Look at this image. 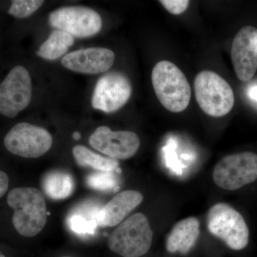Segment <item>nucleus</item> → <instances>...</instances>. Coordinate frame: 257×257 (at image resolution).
Returning a JSON list of instances; mask_svg holds the SVG:
<instances>
[{
  "label": "nucleus",
  "instance_id": "f257e3e1",
  "mask_svg": "<svg viewBox=\"0 0 257 257\" xmlns=\"http://www.w3.org/2000/svg\"><path fill=\"white\" fill-rule=\"evenodd\" d=\"M8 204L14 209L13 223L19 234L32 237L41 232L47 223V205L43 193L34 187L10 191Z\"/></svg>",
  "mask_w": 257,
  "mask_h": 257
},
{
  "label": "nucleus",
  "instance_id": "1a4fd4ad",
  "mask_svg": "<svg viewBox=\"0 0 257 257\" xmlns=\"http://www.w3.org/2000/svg\"><path fill=\"white\" fill-rule=\"evenodd\" d=\"M32 91L28 71L23 66H16L0 83V114L15 117L30 104Z\"/></svg>",
  "mask_w": 257,
  "mask_h": 257
},
{
  "label": "nucleus",
  "instance_id": "7ed1b4c3",
  "mask_svg": "<svg viewBox=\"0 0 257 257\" xmlns=\"http://www.w3.org/2000/svg\"><path fill=\"white\" fill-rule=\"evenodd\" d=\"M153 240V231L147 216L133 214L109 235L108 246L123 257H140L148 252Z\"/></svg>",
  "mask_w": 257,
  "mask_h": 257
},
{
  "label": "nucleus",
  "instance_id": "a211bd4d",
  "mask_svg": "<svg viewBox=\"0 0 257 257\" xmlns=\"http://www.w3.org/2000/svg\"><path fill=\"white\" fill-rule=\"evenodd\" d=\"M72 153L76 162L81 167H91L99 172H114L119 167L117 160L101 156L82 145L74 147Z\"/></svg>",
  "mask_w": 257,
  "mask_h": 257
},
{
  "label": "nucleus",
  "instance_id": "a878e982",
  "mask_svg": "<svg viewBox=\"0 0 257 257\" xmlns=\"http://www.w3.org/2000/svg\"><path fill=\"white\" fill-rule=\"evenodd\" d=\"M0 257H6L5 256L4 254H3V253L1 252V251H0Z\"/></svg>",
  "mask_w": 257,
  "mask_h": 257
},
{
  "label": "nucleus",
  "instance_id": "423d86ee",
  "mask_svg": "<svg viewBox=\"0 0 257 257\" xmlns=\"http://www.w3.org/2000/svg\"><path fill=\"white\" fill-rule=\"evenodd\" d=\"M213 179L218 187L236 190L257 179V155L246 152L221 159L213 171Z\"/></svg>",
  "mask_w": 257,
  "mask_h": 257
},
{
  "label": "nucleus",
  "instance_id": "6e6552de",
  "mask_svg": "<svg viewBox=\"0 0 257 257\" xmlns=\"http://www.w3.org/2000/svg\"><path fill=\"white\" fill-rule=\"evenodd\" d=\"M51 26L66 32L73 37L85 38L100 32V15L91 8L82 6L64 7L49 15Z\"/></svg>",
  "mask_w": 257,
  "mask_h": 257
},
{
  "label": "nucleus",
  "instance_id": "2eb2a0df",
  "mask_svg": "<svg viewBox=\"0 0 257 257\" xmlns=\"http://www.w3.org/2000/svg\"><path fill=\"white\" fill-rule=\"evenodd\" d=\"M199 221L195 217L186 218L177 222L167 237V251L182 254L188 253L199 238Z\"/></svg>",
  "mask_w": 257,
  "mask_h": 257
},
{
  "label": "nucleus",
  "instance_id": "f8f14e48",
  "mask_svg": "<svg viewBox=\"0 0 257 257\" xmlns=\"http://www.w3.org/2000/svg\"><path fill=\"white\" fill-rule=\"evenodd\" d=\"M231 57L236 77L241 82H248L257 71V29L245 26L237 32Z\"/></svg>",
  "mask_w": 257,
  "mask_h": 257
},
{
  "label": "nucleus",
  "instance_id": "4468645a",
  "mask_svg": "<svg viewBox=\"0 0 257 257\" xmlns=\"http://www.w3.org/2000/svg\"><path fill=\"white\" fill-rule=\"evenodd\" d=\"M143 201V195L138 191L126 190L118 193L99 209L96 216L98 226L111 227L119 224Z\"/></svg>",
  "mask_w": 257,
  "mask_h": 257
},
{
  "label": "nucleus",
  "instance_id": "393cba45",
  "mask_svg": "<svg viewBox=\"0 0 257 257\" xmlns=\"http://www.w3.org/2000/svg\"><path fill=\"white\" fill-rule=\"evenodd\" d=\"M81 138L80 134L79 133H75L73 134V138L74 140H79Z\"/></svg>",
  "mask_w": 257,
  "mask_h": 257
},
{
  "label": "nucleus",
  "instance_id": "dca6fc26",
  "mask_svg": "<svg viewBox=\"0 0 257 257\" xmlns=\"http://www.w3.org/2000/svg\"><path fill=\"white\" fill-rule=\"evenodd\" d=\"M42 186L45 194L55 200L69 197L74 189L72 176L61 171H54L47 174L44 177Z\"/></svg>",
  "mask_w": 257,
  "mask_h": 257
},
{
  "label": "nucleus",
  "instance_id": "39448f33",
  "mask_svg": "<svg viewBox=\"0 0 257 257\" xmlns=\"http://www.w3.org/2000/svg\"><path fill=\"white\" fill-rule=\"evenodd\" d=\"M209 232L224 241L233 250L247 246L249 231L239 211L224 203H219L209 209L207 215Z\"/></svg>",
  "mask_w": 257,
  "mask_h": 257
},
{
  "label": "nucleus",
  "instance_id": "9b49d317",
  "mask_svg": "<svg viewBox=\"0 0 257 257\" xmlns=\"http://www.w3.org/2000/svg\"><path fill=\"white\" fill-rule=\"evenodd\" d=\"M90 146L114 160H127L138 152L140 146L137 134L128 131L112 132L107 126L96 128L89 139Z\"/></svg>",
  "mask_w": 257,
  "mask_h": 257
},
{
  "label": "nucleus",
  "instance_id": "20e7f679",
  "mask_svg": "<svg viewBox=\"0 0 257 257\" xmlns=\"http://www.w3.org/2000/svg\"><path fill=\"white\" fill-rule=\"evenodd\" d=\"M196 99L206 114L221 117L234 104V94L229 83L212 71H202L194 79Z\"/></svg>",
  "mask_w": 257,
  "mask_h": 257
},
{
  "label": "nucleus",
  "instance_id": "f3484780",
  "mask_svg": "<svg viewBox=\"0 0 257 257\" xmlns=\"http://www.w3.org/2000/svg\"><path fill=\"white\" fill-rule=\"evenodd\" d=\"M74 37L66 32L57 30L52 32L48 39L37 51L39 57L47 60L60 58L73 45Z\"/></svg>",
  "mask_w": 257,
  "mask_h": 257
},
{
  "label": "nucleus",
  "instance_id": "412c9836",
  "mask_svg": "<svg viewBox=\"0 0 257 257\" xmlns=\"http://www.w3.org/2000/svg\"><path fill=\"white\" fill-rule=\"evenodd\" d=\"M40 0H15L12 2L8 13L16 18H25L30 16L43 5Z\"/></svg>",
  "mask_w": 257,
  "mask_h": 257
},
{
  "label": "nucleus",
  "instance_id": "b1692460",
  "mask_svg": "<svg viewBox=\"0 0 257 257\" xmlns=\"http://www.w3.org/2000/svg\"><path fill=\"white\" fill-rule=\"evenodd\" d=\"M248 95L251 99L257 101V86L250 88L248 91Z\"/></svg>",
  "mask_w": 257,
  "mask_h": 257
},
{
  "label": "nucleus",
  "instance_id": "4be33fe9",
  "mask_svg": "<svg viewBox=\"0 0 257 257\" xmlns=\"http://www.w3.org/2000/svg\"><path fill=\"white\" fill-rule=\"evenodd\" d=\"M188 0H161L160 3L163 5L171 14L177 15L182 14L188 8Z\"/></svg>",
  "mask_w": 257,
  "mask_h": 257
},
{
  "label": "nucleus",
  "instance_id": "0eeeda50",
  "mask_svg": "<svg viewBox=\"0 0 257 257\" xmlns=\"http://www.w3.org/2000/svg\"><path fill=\"white\" fill-rule=\"evenodd\" d=\"M4 144L7 150L13 155L24 158H37L50 150L52 138L45 128L21 122L8 132Z\"/></svg>",
  "mask_w": 257,
  "mask_h": 257
},
{
  "label": "nucleus",
  "instance_id": "9d476101",
  "mask_svg": "<svg viewBox=\"0 0 257 257\" xmlns=\"http://www.w3.org/2000/svg\"><path fill=\"white\" fill-rule=\"evenodd\" d=\"M133 88L127 77L120 72H109L96 83L92 99L94 109L111 113L121 109L130 99Z\"/></svg>",
  "mask_w": 257,
  "mask_h": 257
},
{
  "label": "nucleus",
  "instance_id": "aec40b11",
  "mask_svg": "<svg viewBox=\"0 0 257 257\" xmlns=\"http://www.w3.org/2000/svg\"><path fill=\"white\" fill-rule=\"evenodd\" d=\"M87 184L91 188L102 192L117 191L119 187L112 172H100L87 177Z\"/></svg>",
  "mask_w": 257,
  "mask_h": 257
},
{
  "label": "nucleus",
  "instance_id": "f03ea898",
  "mask_svg": "<svg viewBox=\"0 0 257 257\" xmlns=\"http://www.w3.org/2000/svg\"><path fill=\"white\" fill-rule=\"evenodd\" d=\"M152 82L159 101L172 112L187 109L192 90L183 72L170 61L159 62L152 72Z\"/></svg>",
  "mask_w": 257,
  "mask_h": 257
},
{
  "label": "nucleus",
  "instance_id": "ddd939ff",
  "mask_svg": "<svg viewBox=\"0 0 257 257\" xmlns=\"http://www.w3.org/2000/svg\"><path fill=\"white\" fill-rule=\"evenodd\" d=\"M115 55L104 47H91L74 51L62 60L65 68L79 73L95 74L106 72L114 62Z\"/></svg>",
  "mask_w": 257,
  "mask_h": 257
},
{
  "label": "nucleus",
  "instance_id": "5701e85b",
  "mask_svg": "<svg viewBox=\"0 0 257 257\" xmlns=\"http://www.w3.org/2000/svg\"><path fill=\"white\" fill-rule=\"evenodd\" d=\"M9 177L3 171H0V198L8 192L9 187Z\"/></svg>",
  "mask_w": 257,
  "mask_h": 257
},
{
  "label": "nucleus",
  "instance_id": "6ab92c4d",
  "mask_svg": "<svg viewBox=\"0 0 257 257\" xmlns=\"http://www.w3.org/2000/svg\"><path fill=\"white\" fill-rule=\"evenodd\" d=\"M77 209L69 216L67 223L69 228L79 235L94 234L98 226L96 216L99 209L87 205Z\"/></svg>",
  "mask_w": 257,
  "mask_h": 257
}]
</instances>
